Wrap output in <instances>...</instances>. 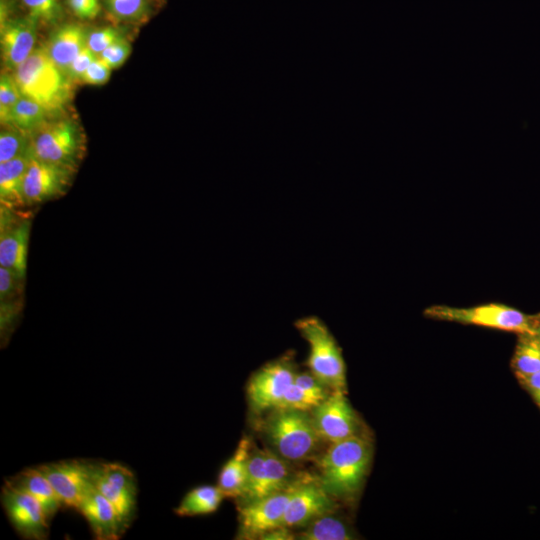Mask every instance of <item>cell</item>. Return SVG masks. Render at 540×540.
<instances>
[{
  "label": "cell",
  "instance_id": "cell-33",
  "mask_svg": "<svg viewBox=\"0 0 540 540\" xmlns=\"http://www.w3.org/2000/svg\"><path fill=\"white\" fill-rule=\"evenodd\" d=\"M29 14L40 22L47 24L58 23L63 16V9L59 0H22Z\"/></svg>",
  "mask_w": 540,
  "mask_h": 540
},
{
  "label": "cell",
  "instance_id": "cell-22",
  "mask_svg": "<svg viewBox=\"0 0 540 540\" xmlns=\"http://www.w3.org/2000/svg\"><path fill=\"white\" fill-rule=\"evenodd\" d=\"M223 493L218 486L204 485L190 490L181 500L175 513L180 516H195L213 513L219 507Z\"/></svg>",
  "mask_w": 540,
  "mask_h": 540
},
{
  "label": "cell",
  "instance_id": "cell-3",
  "mask_svg": "<svg viewBox=\"0 0 540 540\" xmlns=\"http://www.w3.org/2000/svg\"><path fill=\"white\" fill-rule=\"evenodd\" d=\"M262 430L273 447L285 460L308 458L320 440L312 414L292 408H274L262 423Z\"/></svg>",
  "mask_w": 540,
  "mask_h": 540
},
{
  "label": "cell",
  "instance_id": "cell-36",
  "mask_svg": "<svg viewBox=\"0 0 540 540\" xmlns=\"http://www.w3.org/2000/svg\"><path fill=\"white\" fill-rule=\"evenodd\" d=\"M22 296L6 301H0L1 337H6L18 320L22 310Z\"/></svg>",
  "mask_w": 540,
  "mask_h": 540
},
{
  "label": "cell",
  "instance_id": "cell-10",
  "mask_svg": "<svg viewBox=\"0 0 540 540\" xmlns=\"http://www.w3.org/2000/svg\"><path fill=\"white\" fill-rule=\"evenodd\" d=\"M334 499L324 490L318 478H299L283 516V527L302 528L322 515L334 513L337 508Z\"/></svg>",
  "mask_w": 540,
  "mask_h": 540
},
{
  "label": "cell",
  "instance_id": "cell-12",
  "mask_svg": "<svg viewBox=\"0 0 540 540\" xmlns=\"http://www.w3.org/2000/svg\"><path fill=\"white\" fill-rule=\"evenodd\" d=\"M38 469L52 485L61 505L77 510L87 491L93 485V463L83 460H64L44 464Z\"/></svg>",
  "mask_w": 540,
  "mask_h": 540
},
{
  "label": "cell",
  "instance_id": "cell-40",
  "mask_svg": "<svg viewBox=\"0 0 540 540\" xmlns=\"http://www.w3.org/2000/svg\"><path fill=\"white\" fill-rule=\"evenodd\" d=\"M518 380L540 407V371L529 376L519 377Z\"/></svg>",
  "mask_w": 540,
  "mask_h": 540
},
{
  "label": "cell",
  "instance_id": "cell-11",
  "mask_svg": "<svg viewBox=\"0 0 540 540\" xmlns=\"http://www.w3.org/2000/svg\"><path fill=\"white\" fill-rule=\"evenodd\" d=\"M298 479L285 490L242 504L238 538L260 539L264 534L283 527L282 520Z\"/></svg>",
  "mask_w": 540,
  "mask_h": 540
},
{
  "label": "cell",
  "instance_id": "cell-32",
  "mask_svg": "<svg viewBox=\"0 0 540 540\" xmlns=\"http://www.w3.org/2000/svg\"><path fill=\"white\" fill-rule=\"evenodd\" d=\"M126 37L124 31L117 26H102L89 30L87 47L97 56L113 43Z\"/></svg>",
  "mask_w": 540,
  "mask_h": 540
},
{
  "label": "cell",
  "instance_id": "cell-23",
  "mask_svg": "<svg viewBox=\"0 0 540 540\" xmlns=\"http://www.w3.org/2000/svg\"><path fill=\"white\" fill-rule=\"evenodd\" d=\"M298 538L302 540H350L354 539L348 525L340 518L328 513L302 527Z\"/></svg>",
  "mask_w": 540,
  "mask_h": 540
},
{
  "label": "cell",
  "instance_id": "cell-35",
  "mask_svg": "<svg viewBox=\"0 0 540 540\" xmlns=\"http://www.w3.org/2000/svg\"><path fill=\"white\" fill-rule=\"evenodd\" d=\"M131 45L126 37L110 45L98 56L111 69L119 68L129 57Z\"/></svg>",
  "mask_w": 540,
  "mask_h": 540
},
{
  "label": "cell",
  "instance_id": "cell-7",
  "mask_svg": "<svg viewBox=\"0 0 540 540\" xmlns=\"http://www.w3.org/2000/svg\"><path fill=\"white\" fill-rule=\"evenodd\" d=\"M94 487L113 505L124 530L136 508V481L132 471L118 463H93Z\"/></svg>",
  "mask_w": 540,
  "mask_h": 540
},
{
  "label": "cell",
  "instance_id": "cell-34",
  "mask_svg": "<svg viewBox=\"0 0 540 540\" xmlns=\"http://www.w3.org/2000/svg\"><path fill=\"white\" fill-rule=\"evenodd\" d=\"M25 278L13 270L0 266V301L21 297Z\"/></svg>",
  "mask_w": 540,
  "mask_h": 540
},
{
  "label": "cell",
  "instance_id": "cell-43",
  "mask_svg": "<svg viewBox=\"0 0 540 540\" xmlns=\"http://www.w3.org/2000/svg\"><path fill=\"white\" fill-rule=\"evenodd\" d=\"M538 315H539V322H540V314H538ZM539 327H540V325H539Z\"/></svg>",
  "mask_w": 540,
  "mask_h": 540
},
{
  "label": "cell",
  "instance_id": "cell-30",
  "mask_svg": "<svg viewBox=\"0 0 540 540\" xmlns=\"http://www.w3.org/2000/svg\"><path fill=\"white\" fill-rule=\"evenodd\" d=\"M264 452L260 449L250 451L247 467V481L243 497V504L261 499L264 482Z\"/></svg>",
  "mask_w": 540,
  "mask_h": 540
},
{
  "label": "cell",
  "instance_id": "cell-5",
  "mask_svg": "<svg viewBox=\"0 0 540 540\" xmlns=\"http://www.w3.org/2000/svg\"><path fill=\"white\" fill-rule=\"evenodd\" d=\"M424 315L432 319L482 326L514 332L518 335H537L540 325L539 315H528L500 303L468 308L433 305L424 310Z\"/></svg>",
  "mask_w": 540,
  "mask_h": 540
},
{
  "label": "cell",
  "instance_id": "cell-15",
  "mask_svg": "<svg viewBox=\"0 0 540 540\" xmlns=\"http://www.w3.org/2000/svg\"><path fill=\"white\" fill-rule=\"evenodd\" d=\"M13 211L1 206L0 266L26 277L31 220L17 218Z\"/></svg>",
  "mask_w": 540,
  "mask_h": 540
},
{
  "label": "cell",
  "instance_id": "cell-41",
  "mask_svg": "<svg viewBox=\"0 0 540 540\" xmlns=\"http://www.w3.org/2000/svg\"><path fill=\"white\" fill-rule=\"evenodd\" d=\"M294 535L291 533L289 528L280 527L264 534L260 539H269V540H290L293 539Z\"/></svg>",
  "mask_w": 540,
  "mask_h": 540
},
{
  "label": "cell",
  "instance_id": "cell-16",
  "mask_svg": "<svg viewBox=\"0 0 540 540\" xmlns=\"http://www.w3.org/2000/svg\"><path fill=\"white\" fill-rule=\"evenodd\" d=\"M39 20L31 14L10 18L1 26V59L11 73L36 49Z\"/></svg>",
  "mask_w": 540,
  "mask_h": 540
},
{
  "label": "cell",
  "instance_id": "cell-27",
  "mask_svg": "<svg viewBox=\"0 0 540 540\" xmlns=\"http://www.w3.org/2000/svg\"><path fill=\"white\" fill-rule=\"evenodd\" d=\"M330 391V389H308L292 383L276 408L313 410L329 396Z\"/></svg>",
  "mask_w": 540,
  "mask_h": 540
},
{
  "label": "cell",
  "instance_id": "cell-31",
  "mask_svg": "<svg viewBox=\"0 0 540 540\" xmlns=\"http://www.w3.org/2000/svg\"><path fill=\"white\" fill-rule=\"evenodd\" d=\"M22 97V93L10 71L3 70L0 77V120L2 125H7L10 114Z\"/></svg>",
  "mask_w": 540,
  "mask_h": 540
},
{
  "label": "cell",
  "instance_id": "cell-21",
  "mask_svg": "<svg viewBox=\"0 0 540 540\" xmlns=\"http://www.w3.org/2000/svg\"><path fill=\"white\" fill-rule=\"evenodd\" d=\"M8 482L32 495L41 504L49 521L62 506L52 485L38 467L22 471Z\"/></svg>",
  "mask_w": 540,
  "mask_h": 540
},
{
  "label": "cell",
  "instance_id": "cell-13",
  "mask_svg": "<svg viewBox=\"0 0 540 540\" xmlns=\"http://www.w3.org/2000/svg\"><path fill=\"white\" fill-rule=\"evenodd\" d=\"M312 418L320 438L331 444L359 435L357 416L345 392L331 391L329 396L312 410Z\"/></svg>",
  "mask_w": 540,
  "mask_h": 540
},
{
  "label": "cell",
  "instance_id": "cell-20",
  "mask_svg": "<svg viewBox=\"0 0 540 540\" xmlns=\"http://www.w3.org/2000/svg\"><path fill=\"white\" fill-rule=\"evenodd\" d=\"M251 443L243 437L233 456L226 462L218 477V488L225 497L241 499L245 492L247 481L248 459Z\"/></svg>",
  "mask_w": 540,
  "mask_h": 540
},
{
  "label": "cell",
  "instance_id": "cell-39",
  "mask_svg": "<svg viewBox=\"0 0 540 540\" xmlns=\"http://www.w3.org/2000/svg\"><path fill=\"white\" fill-rule=\"evenodd\" d=\"M73 14L81 20H92L101 11L99 0H67Z\"/></svg>",
  "mask_w": 540,
  "mask_h": 540
},
{
  "label": "cell",
  "instance_id": "cell-42",
  "mask_svg": "<svg viewBox=\"0 0 540 540\" xmlns=\"http://www.w3.org/2000/svg\"><path fill=\"white\" fill-rule=\"evenodd\" d=\"M537 339H538V343H539V346H540V327H539V330H538V333H537Z\"/></svg>",
  "mask_w": 540,
  "mask_h": 540
},
{
  "label": "cell",
  "instance_id": "cell-6",
  "mask_svg": "<svg viewBox=\"0 0 540 540\" xmlns=\"http://www.w3.org/2000/svg\"><path fill=\"white\" fill-rule=\"evenodd\" d=\"M29 136L32 154L38 159L77 170L84 158L85 135L71 117L51 118Z\"/></svg>",
  "mask_w": 540,
  "mask_h": 540
},
{
  "label": "cell",
  "instance_id": "cell-25",
  "mask_svg": "<svg viewBox=\"0 0 540 540\" xmlns=\"http://www.w3.org/2000/svg\"><path fill=\"white\" fill-rule=\"evenodd\" d=\"M51 118V115L43 106L22 95L13 107L7 125L15 126L30 134Z\"/></svg>",
  "mask_w": 540,
  "mask_h": 540
},
{
  "label": "cell",
  "instance_id": "cell-1",
  "mask_svg": "<svg viewBox=\"0 0 540 540\" xmlns=\"http://www.w3.org/2000/svg\"><path fill=\"white\" fill-rule=\"evenodd\" d=\"M371 457L372 447L360 435L332 443L318 460V481L333 498L349 500L361 489Z\"/></svg>",
  "mask_w": 540,
  "mask_h": 540
},
{
  "label": "cell",
  "instance_id": "cell-4",
  "mask_svg": "<svg viewBox=\"0 0 540 540\" xmlns=\"http://www.w3.org/2000/svg\"><path fill=\"white\" fill-rule=\"evenodd\" d=\"M294 325L309 345L306 364L310 372L332 391L346 392L342 351L325 323L317 316H307Z\"/></svg>",
  "mask_w": 540,
  "mask_h": 540
},
{
  "label": "cell",
  "instance_id": "cell-14",
  "mask_svg": "<svg viewBox=\"0 0 540 540\" xmlns=\"http://www.w3.org/2000/svg\"><path fill=\"white\" fill-rule=\"evenodd\" d=\"M2 504L16 531L29 539H44L49 520L41 504L26 491L7 482L2 490Z\"/></svg>",
  "mask_w": 540,
  "mask_h": 540
},
{
  "label": "cell",
  "instance_id": "cell-18",
  "mask_svg": "<svg viewBox=\"0 0 540 540\" xmlns=\"http://www.w3.org/2000/svg\"><path fill=\"white\" fill-rule=\"evenodd\" d=\"M89 29L80 23L58 26L44 46L53 63L65 74L76 56L87 47Z\"/></svg>",
  "mask_w": 540,
  "mask_h": 540
},
{
  "label": "cell",
  "instance_id": "cell-26",
  "mask_svg": "<svg viewBox=\"0 0 540 540\" xmlns=\"http://www.w3.org/2000/svg\"><path fill=\"white\" fill-rule=\"evenodd\" d=\"M511 366L517 378L540 371V346L537 335H519Z\"/></svg>",
  "mask_w": 540,
  "mask_h": 540
},
{
  "label": "cell",
  "instance_id": "cell-38",
  "mask_svg": "<svg viewBox=\"0 0 540 540\" xmlns=\"http://www.w3.org/2000/svg\"><path fill=\"white\" fill-rule=\"evenodd\" d=\"M111 70L103 60L97 57L84 73L81 83L94 86L104 85L110 78Z\"/></svg>",
  "mask_w": 540,
  "mask_h": 540
},
{
  "label": "cell",
  "instance_id": "cell-37",
  "mask_svg": "<svg viewBox=\"0 0 540 540\" xmlns=\"http://www.w3.org/2000/svg\"><path fill=\"white\" fill-rule=\"evenodd\" d=\"M98 56L88 47H85L72 61L66 72L67 77L74 83H81L82 77L90 64Z\"/></svg>",
  "mask_w": 540,
  "mask_h": 540
},
{
  "label": "cell",
  "instance_id": "cell-28",
  "mask_svg": "<svg viewBox=\"0 0 540 540\" xmlns=\"http://www.w3.org/2000/svg\"><path fill=\"white\" fill-rule=\"evenodd\" d=\"M0 132V163L12 160L31 151L28 133L12 125H2Z\"/></svg>",
  "mask_w": 540,
  "mask_h": 540
},
{
  "label": "cell",
  "instance_id": "cell-9",
  "mask_svg": "<svg viewBox=\"0 0 540 540\" xmlns=\"http://www.w3.org/2000/svg\"><path fill=\"white\" fill-rule=\"evenodd\" d=\"M77 170L31 156L24 180L26 207L62 197L69 190Z\"/></svg>",
  "mask_w": 540,
  "mask_h": 540
},
{
  "label": "cell",
  "instance_id": "cell-29",
  "mask_svg": "<svg viewBox=\"0 0 540 540\" xmlns=\"http://www.w3.org/2000/svg\"><path fill=\"white\" fill-rule=\"evenodd\" d=\"M109 15L118 22L140 23L148 17V0H104Z\"/></svg>",
  "mask_w": 540,
  "mask_h": 540
},
{
  "label": "cell",
  "instance_id": "cell-2",
  "mask_svg": "<svg viewBox=\"0 0 540 540\" xmlns=\"http://www.w3.org/2000/svg\"><path fill=\"white\" fill-rule=\"evenodd\" d=\"M12 75L22 95L43 106L52 118L63 114L73 98L74 83L53 63L44 46L36 47Z\"/></svg>",
  "mask_w": 540,
  "mask_h": 540
},
{
  "label": "cell",
  "instance_id": "cell-19",
  "mask_svg": "<svg viewBox=\"0 0 540 540\" xmlns=\"http://www.w3.org/2000/svg\"><path fill=\"white\" fill-rule=\"evenodd\" d=\"M32 151L0 163V202L9 209L26 207L24 180Z\"/></svg>",
  "mask_w": 540,
  "mask_h": 540
},
{
  "label": "cell",
  "instance_id": "cell-24",
  "mask_svg": "<svg viewBox=\"0 0 540 540\" xmlns=\"http://www.w3.org/2000/svg\"><path fill=\"white\" fill-rule=\"evenodd\" d=\"M264 452V482L261 499L287 489L294 480L290 479V471L285 459L271 449Z\"/></svg>",
  "mask_w": 540,
  "mask_h": 540
},
{
  "label": "cell",
  "instance_id": "cell-17",
  "mask_svg": "<svg viewBox=\"0 0 540 540\" xmlns=\"http://www.w3.org/2000/svg\"><path fill=\"white\" fill-rule=\"evenodd\" d=\"M77 510L100 540H115L123 532L113 505L94 487L87 491Z\"/></svg>",
  "mask_w": 540,
  "mask_h": 540
},
{
  "label": "cell",
  "instance_id": "cell-8",
  "mask_svg": "<svg viewBox=\"0 0 540 540\" xmlns=\"http://www.w3.org/2000/svg\"><path fill=\"white\" fill-rule=\"evenodd\" d=\"M297 372L292 357L285 355L260 368L251 377L247 394L251 409L262 413L276 408Z\"/></svg>",
  "mask_w": 540,
  "mask_h": 540
}]
</instances>
